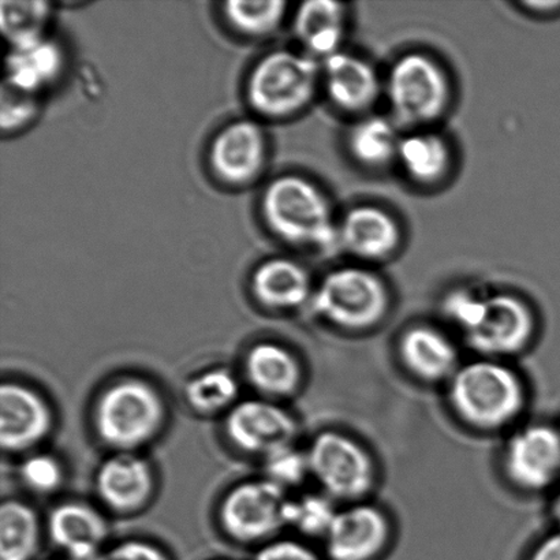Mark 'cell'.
Wrapping results in <instances>:
<instances>
[{"instance_id":"e575fe53","label":"cell","mask_w":560,"mask_h":560,"mask_svg":"<svg viewBox=\"0 0 560 560\" xmlns=\"http://www.w3.org/2000/svg\"><path fill=\"white\" fill-rule=\"evenodd\" d=\"M97 560H170L161 547L152 542L129 540L103 551Z\"/></svg>"},{"instance_id":"d590c367","label":"cell","mask_w":560,"mask_h":560,"mask_svg":"<svg viewBox=\"0 0 560 560\" xmlns=\"http://www.w3.org/2000/svg\"><path fill=\"white\" fill-rule=\"evenodd\" d=\"M255 560H320L310 547L294 540L268 542L256 553Z\"/></svg>"},{"instance_id":"83f0119b","label":"cell","mask_w":560,"mask_h":560,"mask_svg":"<svg viewBox=\"0 0 560 560\" xmlns=\"http://www.w3.org/2000/svg\"><path fill=\"white\" fill-rule=\"evenodd\" d=\"M52 4L44 0L0 2V30L10 48L30 46L47 36Z\"/></svg>"},{"instance_id":"4fadbf2b","label":"cell","mask_w":560,"mask_h":560,"mask_svg":"<svg viewBox=\"0 0 560 560\" xmlns=\"http://www.w3.org/2000/svg\"><path fill=\"white\" fill-rule=\"evenodd\" d=\"M339 252L361 262H382L397 254L404 243L402 228L382 207H351L338 221Z\"/></svg>"},{"instance_id":"603a6c76","label":"cell","mask_w":560,"mask_h":560,"mask_svg":"<svg viewBox=\"0 0 560 560\" xmlns=\"http://www.w3.org/2000/svg\"><path fill=\"white\" fill-rule=\"evenodd\" d=\"M404 130L392 118L366 114L354 118L345 133L351 161L365 170H383L397 162Z\"/></svg>"},{"instance_id":"cb8c5ba5","label":"cell","mask_w":560,"mask_h":560,"mask_svg":"<svg viewBox=\"0 0 560 560\" xmlns=\"http://www.w3.org/2000/svg\"><path fill=\"white\" fill-rule=\"evenodd\" d=\"M399 355L411 373L422 381L452 378L458 370V353L454 343L439 329L411 327L399 340Z\"/></svg>"},{"instance_id":"7402d4cb","label":"cell","mask_w":560,"mask_h":560,"mask_svg":"<svg viewBox=\"0 0 560 560\" xmlns=\"http://www.w3.org/2000/svg\"><path fill=\"white\" fill-rule=\"evenodd\" d=\"M63 48L52 38L20 48H10L5 58L4 82L15 90L40 97L63 74Z\"/></svg>"},{"instance_id":"d4e9b609","label":"cell","mask_w":560,"mask_h":560,"mask_svg":"<svg viewBox=\"0 0 560 560\" xmlns=\"http://www.w3.org/2000/svg\"><path fill=\"white\" fill-rule=\"evenodd\" d=\"M244 370L250 386L267 398L289 397L296 392L302 377L295 355L272 342L255 345L245 357Z\"/></svg>"},{"instance_id":"8992f818","label":"cell","mask_w":560,"mask_h":560,"mask_svg":"<svg viewBox=\"0 0 560 560\" xmlns=\"http://www.w3.org/2000/svg\"><path fill=\"white\" fill-rule=\"evenodd\" d=\"M389 302L387 284L376 272L364 266H345L318 280L310 306L335 327L362 331L386 317Z\"/></svg>"},{"instance_id":"52a82bcc","label":"cell","mask_w":560,"mask_h":560,"mask_svg":"<svg viewBox=\"0 0 560 560\" xmlns=\"http://www.w3.org/2000/svg\"><path fill=\"white\" fill-rule=\"evenodd\" d=\"M268 161L270 140L256 118L232 120L222 126L208 144V170L223 188H250L265 175Z\"/></svg>"},{"instance_id":"277c9868","label":"cell","mask_w":560,"mask_h":560,"mask_svg":"<svg viewBox=\"0 0 560 560\" xmlns=\"http://www.w3.org/2000/svg\"><path fill=\"white\" fill-rule=\"evenodd\" d=\"M388 117L404 131L430 129L448 113L453 101L446 69L431 55H400L384 79Z\"/></svg>"},{"instance_id":"8fae6325","label":"cell","mask_w":560,"mask_h":560,"mask_svg":"<svg viewBox=\"0 0 560 560\" xmlns=\"http://www.w3.org/2000/svg\"><path fill=\"white\" fill-rule=\"evenodd\" d=\"M296 431L294 417L266 399L243 400L224 420V432L235 448L265 458L293 446Z\"/></svg>"},{"instance_id":"3957f363","label":"cell","mask_w":560,"mask_h":560,"mask_svg":"<svg viewBox=\"0 0 560 560\" xmlns=\"http://www.w3.org/2000/svg\"><path fill=\"white\" fill-rule=\"evenodd\" d=\"M167 406L161 392L139 377L109 384L93 408L98 439L115 453H136L162 432Z\"/></svg>"},{"instance_id":"e0dca14e","label":"cell","mask_w":560,"mask_h":560,"mask_svg":"<svg viewBox=\"0 0 560 560\" xmlns=\"http://www.w3.org/2000/svg\"><path fill=\"white\" fill-rule=\"evenodd\" d=\"M389 526L386 515L370 504H354L335 515L326 537L331 560H372L386 547Z\"/></svg>"},{"instance_id":"ac0fdd59","label":"cell","mask_w":560,"mask_h":560,"mask_svg":"<svg viewBox=\"0 0 560 560\" xmlns=\"http://www.w3.org/2000/svg\"><path fill=\"white\" fill-rule=\"evenodd\" d=\"M315 285L307 268L289 256L268 257L254 268L249 288L254 300L272 312L310 305Z\"/></svg>"},{"instance_id":"30bf717a","label":"cell","mask_w":560,"mask_h":560,"mask_svg":"<svg viewBox=\"0 0 560 560\" xmlns=\"http://www.w3.org/2000/svg\"><path fill=\"white\" fill-rule=\"evenodd\" d=\"M535 334V316L520 296L509 293L486 295L479 318L468 334L471 348L485 355L518 353Z\"/></svg>"},{"instance_id":"7c38bea8","label":"cell","mask_w":560,"mask_h":560,"mask_svg":"<svg viewBox=\"0 0 560 560\" xmlns=\"http://www.w3.org/2000/svg\"><path fill=\"white\" fill-rule=\"evenodd\" d=\"M322 91L338 112L359 118L381 101L384 80L366 59L342 49L323 60Z\"/></svg>"},{"instance_id":"44dd1931","label":"cell","mask_w":560,"mask_h":560,"mask_svg":"<svg viewBox=\"0 0 560 560\" xmlns=\"http://www.w3.org/2000/svg\"><path fill=\"white\" fill-rule=\"evenodd\" d=\"M395 166L411 184L433 188L448 177L453 167L452 147L431 129L404 131Z\"/></svg>"},{"instance_id":"1f68e13d","label":"cell","mask_w":560,"mask_h":560,"mask_svg":"<svg viewBox=\"0 0 560 560\" xmlns=\"http://www.w3.org/2000/svg\"><path fill=\"white\" fill-rule=\"evenodd\" d=\"M22 485L40 495L58 491L63 485L65 470L58 458L51 454H32L20 468Z\"/></svg>"},{"instance_id":"6da1fadb","label":"cell","mask_w":560,"mask_h":560,"mask_svg":"<svg viewBox=\"0 0 560 560\" xmlns=\"http://www.w3.org/2000/svg\"><path fill=\"white\" fill-rule=\"evenodd\" d=\"M259 211L267 232L288 248L328 256L339 252L331 200L305 175L272 178L261 191Z\"/></svg>"},{"instance_id":"ab89813d","label":"cell","mask_w":560,"mask_h":560,"mask_svg":"<svg viewBox=\"0 0 560 560\" xmlns=\"http://www.w3.org/2000/svg\"><path fill=\"white\" fill-rule=\"evenodd\" d=\"M102 553H103V552H102ZM97 559H98V557H97V558H95V559H91V560H97ZM63 560H74V559H68V558H65Z\"/></svg>"},{"instance_id":"8d00e7d4","label":"cell","mask_w":560,"mask_h":560,"mask_svg":"<svg viewBox=\"0 0 560 560\" xmlns=\"http://www.w3.org/2000/svg\"><path fill=\"white\" fill-rule=\"evenodd\" d=\"M529 560H560V530L542 540Z\"/></svg>"},{"instance_id":"d6a6232c","label":"cell","mask_w":560,"mask_h":560,"mask_svg":"<svg viewBox=\"0 0 560 560\" xmlns=\"http://www.w3.org/2000/svg\"><path fill=\"white\" fill-rule=\"evenodd\" d=\"M266 479L276 482L283 490L300 486L311 475L306 452L293 446L284 447L265 458Z\"/></svg>"},{"instance_id":"74e56055","label":"cell","mask_w":560,"mask_h":560,"mask_svg":"<svg viewBox=\"0 0 560 560\" xmlns=\"http://www.w3.org/2000/svg\"><path fill=\"white\" fill-rule=\"evenodd\" d=\"M521 5L526 10V13L536 15H553L560 13V2H556V0H547V2H541V0H537V2H523Z\"/></svg>"},{"instance_id":"f35d334b","label":"cell","mask_w":560,"mask_h":560,"mask_svg":"<svg viewBox=\"0 0 560 560\" xmlns=\"http://www.w3.org/2000/svg\"><path fill=\"white\" fill-rule=\"evenodd\" d=\"M553 515H556V518L558 521V524L560 526V493L557 498L556 504H553Z\"/></svg>"},{"instance_id":"4dcf8cb0","label":"cell","mask_w":560,"mask_h":560,"mask_svg":"<svg viewBox=\"0 0 560 560\" xmlns=\"http://www.w3.org/2000/svg\"><path fill=\"white\" fill-rule=\"evenodd\" d=\"M38 96L15 90L3 81L0 93V129L3 136L21 133L35 122L40 113Z\"/></svg>"},{"instance_id":"d6986e66","label":"cell","mask_w":560,"mask_h":560,"mask_svg":"<svg viewBox=\"0 0 560 560\" xmlns=\"http://www.w3.org/2000/svg\"><path fill=\"white\" fill-rule=\"evenodd\" d=\"M47 530L52 545L74 560L101 557L108 536L106 520L84 502L58 504L48 515Z\"/></svg>"},{"instance_id":"7a4b0ae2","label":"cell","mask_w":560,"mask_h":560,"mask_svg":"<svg viewBox=\"0 0 560 560\" xmlns=\"http://www.w3.org/2000/svg\"><path fill=\"white\" fill-rule=\"evenodd\" d=\"M322 91V63L301 49L277 48L252 66L245 101L259 120H288L304 113Z\"/></svg>"},{"instance_id":"836d02e7","label":"cell","mask_w":560,"mask_h":560,"mask_svg":"<svg viewBox=\"0 0 560 560\" xmlns=\"http://www.w3.org/2000/svg\"><path fill=\"white\" fill-rule=\"evenodd\" d=\"M486 295L466 288L448 291L442 302V311L460 331L468 334L479 318Z\"/></svg>"},{"instance_id":"2e32d148","label":"cell","mask_w":560,"mask_h":560,"mask_svg":"<svg viewBox=\"0 0 560 560\" xmlns=\"http://www.w3.org/2000/svg\"><path fill=\"white\" fill-rule=\"evenodd\" d=\"M98 499L118 514L140 512L155 491L150 463L136 453H115L96 474Z\"/></svg>"},{"instance_id":"f546056e","label":"cell","mask_w":560,"mask_h":560,"mask_svg":"<svg viewBox=\"0 0 560 560\" xmlns=\"http://www.w3.org/2000/svg\"><path fill=\"white\" fill-rule=\"evenodd\" d=\"M331 498L324 495H305L290 499L288 506V526L306 536L326 537L337 515Z\"/></svg>"},{"instance_id":"9a60e30c","label":"cell","mask_w":560,"mask_h":560,"mask_svg":"<svg viewBox=\"0 0 560 560\" xmlns=\"http://www.w3.org/2000/svg\"><path fill=\"white\" fill-rule=\"evenodd\" d=\"M0 443L4 452L24 453L52 430V410L35 389L15 382L0 388Z\"/></svg>"},{"instance_id":"9c48e42d","label":"cell","mask_w":560,"mask_h":560,"mask_svg":"<svg viewBox=\"0 0 560 560\" xmlns=\"http://www.w3.org/2000/svg\"><path fill=\"white\" fill-rule=\"evenodd\" d=\"M290 499L268 479L245 481L224 497L219 520L233 540L260 542L288 526Z\"/></svg>"},{"instance_id":"5b68a950","label":"cell","mask_w":560,"mask_h":560,"mask_svg":"<svg viewBox=\"0 0 560 560\" xmlns=\"http://www.w3.org/2000/svg\"><path fill=\"white\" fill-rule=\"evenodd\" d=\"M448 398L455 413L480 430L508 425L525 405V388L517 373L493 360L460 365L450 378Z\"/></svg>"},{"instance_id":"4316f807","label":"cell","mask_w":560,"mask_h":560,"mask_svg":"<svg viewBox=\"0 0 560 560\" xmlns=\"http://www.w3.org/2000/svg\"><path fill=\"white\" fill-rule=\"evenodd\" d=\"M40 542V523L35 510L20 501L0 509V560H33Z\"/></svg>"},{"instance_id":"f1b7e54d","label":"cell","mask_w":560,"mask_h":560,"mask_svg":"<svg viewBox=\"0 0 560 560\" xmlns=\"http://www.w3.org/2000/svg\"><path fill=\"white\" fill-rule=\"evenodd\" d=\"M240 395L238 378L226 368H212L197 373L185 387V399L200 415L232 410Z\"/></svg>"},{"instance_id":"484cf974","label":"cell","mask_w":560,"mask_h":560,"mask_svg":"<svg viewBox=\"0 0 560 560\" xmlns=\"http://www.w3.org/2000/svg\"><path fill=\"white\" fill-rule=\"evenodd\" d=\"M288 13L289 4L283 0H228L221 5V16L230 32L252 42L276 35Z\"/></svg>"},{"instance_id":"ba28073f","label":"cell","mask_w":560,"mask_h":560,"mask_svg":"<svg viewBox=\"0 0 560 560\" xmlns=\"http://www.w3.org/2000/svg\"><path fill=\"white\" fill-rule=\"evenodd\" d=\"M306 457L311 476L329 498L357 501L366 495L375 482L371 455L342 433H320L313 439Z\"/></svg>"},{"instance_id":"5bb4252c","label":"cell","mask_w":560,"mask_h":560,"mask_svg":"<svg viewBox=\"0 0 560 560\" xmlns=\"http://www.w3.org/2000/svg\"><path fill=\"white\" fill-rule=\"evenodd\" d=\"M504 466L515 486L542 490L560 475V432L546 424L524 428L510 439Z\"/></svg>"},{"instance_id":"ffe728a7","label":"cell","mask_w":560,"mask_h":560,"mask_svg":"<svg viewBox=\"0 0 560 560\" xmlns=\"http://www.w3.org/2000/svg\"><path fill=\"white\" fill-rule=\"evenodd\" d=\"M349 11L332 0H307L293 15V33L302 52L323 62L342 51Z\"/></svg>"}]
</instances>
